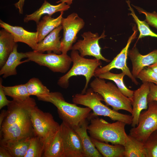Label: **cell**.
<instances>
[{"mask_svg":"<svg viewBox=\"0 0 157 157\" xmlns=\"http://www.w3.org/2000/svg\"><path fill=\"white\" fill-rule=\"evenodd\" d=\"M3 87L6 95L11 97L13 100L24 101L30 97L26 83L11 86L3 85Z\"/></svg>","mask_w":157,"mask_h":157,"instance_id":"obj_29","label":"cell"},{"mask_svg":"<svg viewBox=\"0 0 157 157\" xmlns=\"http://www.w3.org/2000/svg\"><path fill=\"white\" fill-rule=\"evenodd\" d=\"M157 130V101L148 103L147 109L142 111L138 123L130 130L129 135L144 142L149 136Z\"/></svg>","mask_w":157,"mask_h":157,"instance_id":"obj_7","label":"cell"},{"mask_svg":"<svg viewBox=\"0 0 157 157\" xmlns=\"http://www.w3.org/2000/svg\"><path fill=\"white\" fill-rule=\"evenodd\" d=\"M63 11L56 18L46 15L37 24V42L42 41L50 32L61 24Z\"/></svg>","mask_w":157,"mask_h":157,"instance_id":"obj_22","label":"cell"},{"mask_svg":"<svg viewBox=\"0 0 157 157\" xmlns=\"http://www.w3.org/2000/svg\"><path fill=\"white\" fill-rule=\"evenodd\" d=\"M157 101V85L150 83V90L147 97V101Z\"/></svg>","mask_w":157,"mask_h":157,"instance_id":"obj_37","label":"cell"},{"mask_svg":"<svg viewBox=\"0 0 157 157\" xmlns=\"http://www.w3.org/2000/svg\"><path fill=\"white\" fill-rule=\"evenodd\" d=\"M126 2L129 8V10L131 11L130 15H131L134 18L140 32V35L138 40L140 38L147 36L157 38V34L151 30L148 24L145 21L140 20L135 15L133 9L130 5V1L128 0Z\"/></svg>","mask_w":157,"mask_h":157,"instance_id":"obj_32","label":"cell"},{"mask_svg":"<svg viewBox=\"0 0 157 157\" xmlns=\"http://www.w3.org/2000/svg\"><path fill=\"white\" fill-rule=\"evenodd\" d=\"M63 29L61 24L50 32L41 42L38 43L35 49L33 51L44 53L47 51V53H53L60 54L61 40L60 33Z\"/></svg>","mask_w":157,"mask_h":157,"instance_id":"obj_18","label":"cell"},{"mask_svg":"<svg viewBox=\"0 0 157 157\" xmlns=\"http://www.w3.org/2000/svg\"><path fill=\"white\" fill-rule=\"evenodd\" d=\"M140 13L144 14L146 17V21L147 23L153 27L157 28V13L155 11L153 13L147 12L137 6H133Z\"/></svg>","mask_w":157,"mask_h":157,"instance_id":"obj_35","label":"cell"},{"mask_svg":"<svg viewBox=\"0 0 157 157\" xmlns=\"http://www.w3.org/2000/svg\"><path fill=\"white\" fill-rule=\"evenodd\" d=\"M81 36L83 39L78 40L73 46L71 50L78 51L80 56L83 57L86 56H91L97 59L107 62L110 61L104 57L101 53V48L99 43L100 39L106 36L105 35V31L100 36L97 33H93L90 31L84 32Z\"/></svg>","mask_w":157,"mask_h":157,"instance_id":"obj_10","label":"cell"},{"mask_svg":"<svg viewBox=\"0 0 157 157\" xmlns=\"http://www.w3.org/2000/svg\"><path fill=\"white\" fill-rule=\"evenodd\" d=\"M146 157H157V130L153 132L144 142Z\"/></svg>","mask_w":157,"mask_h":157,"instance_id":"obj_33","label":"cell"},{"mask_svg":"<svg viewBox=\"0 0 157 157\" xmlns=\"http://www.w3.org/2000/svg\"><path fill=\"white\" fill-rule=\"evenodd\" d=\"M6 110H1L0 114V127L5 118L6 114Z\"/></svg>","mask_w":157,"mask_h":157,"instance_id":"obj_40","label":"cell"},{"mask_svg":"<svg viewBox=\"0 0 157 157\" xmlns=\"http://www.w3.org/2000/svg\"><path fill=\"white\" fill-rule=\"evenodd\" d=\"M2 79L1 78L0 79V109H1L5 106H7L11 101L7 99L6 95L3 89V85L2 84Z\"/></svg>","mask_w":157,"mask_h":157,"instance_id":"obj_36","label":"cell"},{"mask_svg":"<svg viewBox=\"0 0 157 157\" xmlns=\"http://www.w3.org/2000/svg\"><path fill=\"white\" fill-rule=\"evenodd\" d=\"M90 86L94 92L102 97L106 104L111 106L114 110H124L132 113L131 99L124 95L112 83L106 82L104 79L96 77L91 82Z\"/></svg>","mask_w":157,"mask_h":157,"instance_id":"obj_5","label":"cell"},{"mask_svg":"<svg viewBox=\"0 0 157 157\" xmlns=\"http://www.w3.org/2000/svg\"><path fill=\"white\" fill-rule=\"evenodd\" d=\"M147 67V68L152 70L157 74V62Z\"/></svg>","mask_w":157,"mask_h":157,"instance_id":"obj_41","label":"cell"},{"mask_svg":"<svg viewBox=\"0 0 157 157\" xmlns=\"http://www.w3.org/2000/svg\"><path fill=\"white\" fill-rule=\"evenodd\" d=\"M31 111L15 123L0 131V141L15 140L34 135L35 134L30 116Z\"/></svg>","mask_w":157,"mask_h":157,"instance_id":"obj_12","label":"cell"},{"mask_svg":"<svg viewBox=\"0 0 157 157\" xmlns=\"http://www.w3.org/2000/svg\"><path fill=\"white\" fill-rule=\"evenodd\" d=\"M64 147L60 129L43 154L44 157H63Z\"/></svg>","mask_w":157,"mask_h":157,"instance_id":"obj_28","label":"cell"},{"mask_svg":"<svg viewBox=\"0 0 157 157\" xmlns=\"http://www.w3.org/2000/svg\"><path fill=\"white\" fill-rule=\"evenodd\" d=\"M28 92L31 95L37 97L47 95L50 92L49 90L38 78L33 77L31 78L26 83Z\"/></svg>","mask_w":157,"mask_h":157,"instance_id":"obj_31","label":"cell"},{"mask_svg":"<svg viewBox=\"0 0 157 157\" xmlns=\"http://www.w3.org/2000/svg\"><path fill=\"white\" fill-rule=\"evenodd\" d=\"M0 157H13L10 152L6 149L0 146Z\"/></svg>","mask_w":157,"mask_h":157,"instance_id":"obj_38","label":"cell"},{"mask_svg":"<svg viewBox=\"0 0 157 157\" xmlns=\"http://www.w3.org/2000/svg\"><path fill=\"white\" fill-rule=\"evenodd\" d=\"M36 106L35 99L30 97L24 101L13 99L7 106L6 116L0 127V131L15 123Z\"/></svg>","mask_w":157,"mask_h":157,"instance_id":"obj_13","label":"cell"},{"mask_svg":"<svg viewBox=\"0 0 157 157\" xmlns=\"http://www.w3.org/2000/svg\"><path fill=\"white\" fill-rule=\"evenodd\" d=\"M70 57L73 63L71 69L67 73L60 77L57 84L61 87L66 89L69 86L70 78L77 75L84 76L86 79L85 87L81 93H85L89 82L94 76V72L98 67L101 65L100 60L94 59H87L80 56L77 50H72Z\"/></svg>","mask_w":157,"mask_h":157,"instance_id":"obj_4","label":"cell"},{"mask_svg":"<svg viewBox=\"0 0 157 157\" xmlns=\"http://www.w3.org/2000/svg\"><path fill=\"white\" fill-rule=\"evenodd\" d=\"M149 90L150 83L144 82L134 91L131 100L132 108L131 125L132 127L138 125L139 116L142 110H146L148 108L147 97Z\"/></svg>","mask_w":157,"mask_h":157,"instance_id":"obj_15","label":"cell"},{"mask_svg":"<svg viewBox=\"0 0 157 157\" xmlns=\"http://www.w3.org/2000/svg\"><path fill=\"white\" fill-rule=\"evenodd\" d=\"M88 120L86 119L81 125L74 129L81 139L85 157H103L88 134L87 128L89 124Z\"/></svg>","mask_w":157,"mask_h":157,"instance_id":"obj_19","label":"cell"},{"mask_svg":"<svg viewBox=\"0 0 157 157\" xmlns=\"http://www.w3.org/2000/svg\"><path fill=\"white\" fill-rule=\"evenodd\" d=\"M73 102L76 104L84 106L91 108L93 111V115L107 117L114 121H121L126 124H131L132 115L124 114L115 111L109 108L101 101H104L102 97L94 92L90 88L85 93L76 94L72 97Z\"/></svg>","mask_w":157,"mask_h":157,"instance_id":"obj_3","label":"cell"},{"mask_svg":"<svg viewBox=\"0 0 157 157\" xmlns=\"http://www.w3.org/2000/svg\"><path fill=\"white\" fill-rule=\"evenodd\" d=\"M30 116L35 135L42 140L45 150L59 130L60 125L51 113L42 111L36 106L31 111Z\"/></svg>","mask_w":157,"mask_h":157,"instance_id":"obj_6","label":"cell"},{"mask_svg":"<svg viewBox=\"0 0 157 157\" xmlns=\"http://www.w3.org/2000/svg\"><path fill=\"white\" fill-rule=\"evenodd\" d=\"M61 25L63 30V36L61 40L60 51L67 54L72 50L73 44L77 39V35L84 27L85 22L76 13H73L65 18L63 17Z\"/></svg>","mask_w":157,"mask_h":157,"instance_id":"obj_9","label":"cell"},{"mask_svg":"<svg viewBox=\"0 0 157 157\" xmlns=\"http://www.w3.org/2000/svg\"><path fill=\"white\" fill-rule=\"evenodd\" d=\"M73 0H60L56 2V3H57L60 2L64 3L69 5H70L72 4Z\"/></svg>","mask_w":157,"mask_h":157,"instance_id":"obj_42","label":"cell"},{"mask_svg":"<svg viewBox=\"0 0 157 157\" xmlns=\"http://www.w3.org/2000/svg\"><path fill=\"white\" fill-rule=\"evenodd\" d=\"M12 35L5 29L0 31V68L4 65L16 44Z\"/></svg>","mask_w":157,"mask_h":157,"instance_id":"obj_24","label":"cell"},{"mask_svg":"<svg viewBox=\"0 0 157 157\" xmlns=\"http://www.w3.org/2000/svg\"><path fill=\"white\" fill-rule=\"evenodd\" d=\"M33 136L15 140L0 141V146L8 150L13 157H24Z\"/></svg>","mask_w":157,"mask_h":157,"instance_id":"obj_23","label":"cell"},{"mask_svg":"<svg viewBox=\"0 0 157 157\" xmlns=\"http://www.w3.org/2000/svg\"><path fill=\"white\" fill-rule=\"evenodd\" d=\"M45 149V145L42 140L35 135L31 138L29 147L24 157H42Z\"/></svg>","mask_w":157,"mask_h":157,"instance_id":"obj_30","label":"cell"},{"mask_svg":"<svg viewBox=\"0 0 157 157\" xmlns=\"http://www.w3.org/2000/svg\"><path fill=\"white\" fill-rule=\"evenodd\" d=\"M124 146L125 157H146L144 143L129 135Z\"/></svg>","mask_w":157,"mask_h":157,"instance_id":"obj_26","label":"cell"},{"mask_svg":"<svg viewBox=\"0 0 157 157\" xmlns=\"http://www.w3.org/2000/svg\"><path fill=\"white\" fill-rule=\"evenodd\" d=\"M17 47L18 45L16 44L6 63L0 68V75H2L4 78L10 76L16 75L17 74V67L23 63L29 61L27 59L21 61L22 59L27 58V56L25 53L17 51Z\"/></svg>","mask_w":157,"mask_h":157,"instance_id":"obj_20","label":"cell"},{"mask_svg":"<svg viewBox=\"0 0 157 157\" xmlns=\"http://www.w3.org/2000/svg\"><path fill=\"white\" fill-rule=\"evenodd\" d=\"M128 56L131 59L132 67L131 73L136 78L139 73L144 67L157 62V49L155 50L146 55H142L135 47L129 50Z\"/></svg>","mask_w":157,"mask_h":157,"instance_id":"obj_16","label":"cell"},{"mask_svg":"<svg viewBox=\"0 0 157 157\" xmlns=\"http://www.w3.org/2000/svg\"><path fill=\"white\" fill-rule=\"evenodd\" d=\"M25 53L29 61L45 66L54 72L66 73L72 62L70 56L67 54H57L53 53L44 54L34 51Z\"/></svg>","mask_w":157,"mask_h":157,"instance_id":"obj_8","label":"cell"},{"mask_svg":"<svg viewBox=\"0 0 157 157\" xmlns=\"http://www.w3.org/2000/svg\"><path fill=\"white\" fill-rule=\"evenodd\" d=\"M87 131L90 136L99 141L112 144L124 145L128 136L125 130V123L121 121L108 122L92 113Z\"/></svg>","mask_w":157,"mask_h":157,"instance_id":"obj_2","label":"cell"},{"mask_svg":"<svg viewBox=\"0 0 157 157\" xmlns=\"http://www.w3.org/2000/svg\"><path fill=\"white\" fill-rule=\"evenodd\" d=\"M70 7L69 5L65 3H61L57 5H53L45 0L39 9L31 14L26 15L24 18V21L25 22L33 21L37 24L43 15L47 14L51 16L57 12L67 10Z\"/></svg>","mask_w":157,"mask_h":157,"instance_id":"obj_21","label":"cell"},{"mask_svg":"<svg viewBox=\"0 0 157 157\" xmlns=\"http://www.w3.org/2000/svg\"><path fill=\"white\" fill-rule=\"evenodd\" d=\"M125 75V74L122 72L119 74H115L109 71L100 74L97 77L113 81L122 93L131 100L134 91L128 89L124 84L123 78Z\"/></svg>","mask_w":157,"mask_h":157,"instance_id":"obj_27","label":"cell"},{"mask_svg":"<svg viewBox=\"0 0 157 157\" xmlns=\"http://www.w3.org/2000/svg\"><path fill=\"white\" fill-rule=\"evenodd\" d=\"M134 28L133 33L129 38L125 47L109 64L101 68L98 67L96 69L94 72L95 77H97L100 74L110 71L113 69L116 68L121 69L125 75L131 79L133 82L136 85H138V82L133 76L126 64L129 47L137 34V31L135 26L134 27Z\"/></svg>","mask_w":157,"mask_h":157,"instance_id":"obj_14","label":"cell"},{"mask_svg":"<svg viewBox=\"0 0 157 157\" xmlns=\"http://www.w3.org/2000/svg\"><path fill=\"white\" fill-rule=\"evenodd\" d=\"M60 130L64 147L63 157H85L81 139L74 129L62 122Z\"/></svg>","mask_w":157,"mask_h":157,"instance_id":"obj_11","label":"cell"},{"mask_svg":"<svg viewBox=\"0 0 157 157\" xmlns=\"http://www.w3.org/2000/svg\"><path fill=\"white\" fill-rule=\"evenodd\" d=\"M38 100L50 102L57 109L59 117L74 129L81 125L88 119L92 109L89 107H81L74 104L65 101L60 92H50L48 94L37 97Z\"/></svg>","mask_w":157,"mask_h":157,"instance_id":"obj_1","label":"cell"},{"mask_svg":"<svg viewBox=\"0 0 157 157\" xmlns=\"http://www.w3.org/2000/svg\"><path fill=\"white\" fill-rule=\"evenodd\" d=\"M0 26L12 35L15 42H20L24 43L33 50L35 49L38 43L36 31L29 32L22 27L10 25L1 20H0Z\"/></svg>","mask_w":157,"mask_h":157,"instance_id":"obj_17","label":"cell"},{"mask_svg":"<svg viewBox=\"0 0 157 157\" xmlns=\"http://www.w3.org/2000/svg\"><path fill=\"white\" fill-rule=\"evenodd\" d=\"M142 83H152L157 85V74L152 70L144 68L138 74L137 77Z\"/></svg>","mask_w":157,"mask_h":157,"instance_id":"obj_34","label":"cell"},{"mask_svg":"<svg viewBox=\"0 0 157 157\" xmlns=\"http://www.w3.org/2000/svg\"><path fill=\"white\" fill-rule=\"evenodd\" d=\"M25 1V0H19L18 2L14 4L15 7L19 9L20 14H22L23 13V7Z\"/></svg>","mask_w":157,"mask_h":157,"instance_id":"obj_39","label":"cell"},{"mask_svg":"<svg viewBox=\"0 0 157 157\" xmlns=\"http://www.w3.org/2000/svg\"><path fill=\"white\" fill-rule=\"evenodd\" d=\"M90 137L92 142L103 157H124L125 150L123 145L110 144L108 143L100 141Z\"/></svg>","mask_w":157,"mask_h":157,"instance_id":"obj_25","label":"cell"}]
</instances>
